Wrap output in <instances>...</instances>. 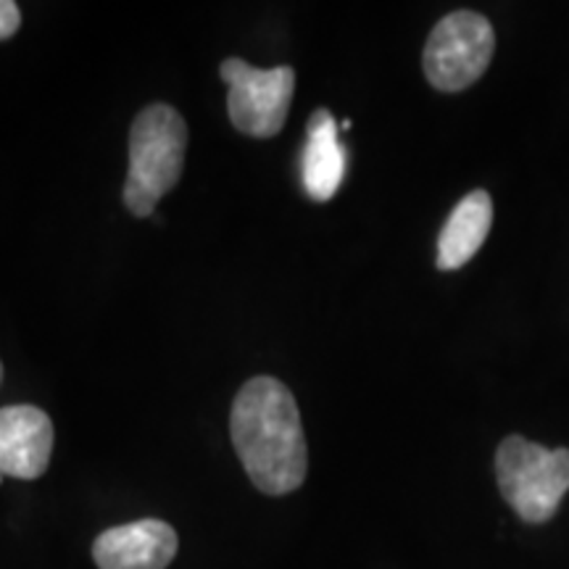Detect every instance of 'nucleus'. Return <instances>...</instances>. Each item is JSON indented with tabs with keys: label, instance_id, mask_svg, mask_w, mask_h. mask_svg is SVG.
<instances>
[{
	"label": "nucleus",
	"instance_id": "nucleus-4",
	"mask_svg": "<svg viewBox=\"0 0 569 569\" xmlns=\"http://www.w3.org/2000/svg\"><path fill=\"white\" fill-rule=\"evenodd\" d=\"M496 51L493 27L475 11L440 19L425 46V74L440 92H459L486 74Z\"/></svg>",
	"mask_w": 569,
	"mask_h": 569
},
{
	"label": "nucleus",
	"instance_id": "nucleus-8",
	"mask_svg": "<svg viewBox=\"0 0 569 569\" xmlns=\"http://www.w3.org/2000/svg\"><path fill=\"white\" fill-rule=\"evenodd\" d=\"M346 148L340 142V132L327 109H317L311 113L309 127H306V146L301 159L303 190L315 201H330L338 193L340 182L346 177Z\"/></svg>",
	"mask_w": 569,
	"mask_h": 569
},
{
	"label": "nucleus",
	"instance_id": "nucleus-7",
	"mask_svg": "<svg viewBox=\"0 0 569 569\" xmlns=\"http://www.w3.org/2000/svg\"><path fill=\"white\" fill-rule=\"evenodd\" d=\"M53 422L38 407L0 409V475L38 480L51 465Z\"/></svg>",
	"mask_w": 569,
	"mask_h": 569
},
{
	"label": "nucleus",
	"instance_id": "nucleus-9",
	"mask_svg": "<svg viewBox=\"0 0 569 569\" xmlns=\"http://www.w3.org/2000/svg\"><path fill=\"white\" fill-rule=\"evenodd\" d=\"M490 224H493V201L486 190H475L461 198L438 238V267L446 272L465 267L486 243Z\"/></svg>",
	"mask_w": 569,
	"mask_h": 569
},
{
	"label": "nucleus",
	"instance_id": "nucleus-1",
	"mask_svg": "<svg viewBox=\"0 0 569 569\" xmlns=\"http://www.w3.org/2000/svg\"><path fill=\"white\" fill-rule=\"evenodd\" d=\"M230 432L246 475L261 493L284 496L303 486L309 448L298 403L274 377H253L232 403Z\"/></svg>",
	"mask_w": 569,
	"mask_h": 569
},
{
	"label": "nucleus",
	"instance_id": "nucleus-11",
	"mask_svg": "<svg viewBox=\"0 0 569 569\" xmlns=\"http://www.w3.org/2000/svg\"><path fill=\"white\" fill-rule=\"evenodd\" d=\"M0 380H3V365H0Z\"/></svg>",
	"mask_w": 569,
	"mask_h": 569
},
{
	"label": "nucleus",
	"instance_id": "nucleus-3",
	"mask_svg": "<svg viewBox=\"0 0 569 569\" xmlns=\"http://www.w3.org/2000/svg\"><path fill=\"white\" fill-rule=\"evenodd\" d=\"M496 478L525 522H549L569 490V451L511 436L498 446Z\"/></svg>",
	"mask_w": 569,
	"mask_h": 569
},
{
	"label": "nucleus",
	"instance_id": "nucleus-5",
	"mask_svg": "<svg viewBox=\"0 0 569 569\" xmlns=\"http://www.w3.org/2000/svg\"><path fill=\"white\" fill-rule=\"evenodd\" d=\"M219 71L230 88L227 111L232 124L251 138H274L288 119L296 71L290 67L256 69L243 59H227Z\"/></svg>",
	"mask_w": 569,
	"mask_h": 569
},
{
	"label": "nucleus",
	"instance_id": "nucleus-10",
	"mask_svg": "<svg viewBox=\"0 0 569 569\" xmlns=\"http://www.w3.org/2000/svg\"><path fill=\"white\" fill-rule=\"evenodd\" d=\"M21 24L19 6L11 0H0V40H9L11 34H17Z\"/></svg>",
	"mask_w": 569,
	"mask_h": 569
},
{
	"label": "nucleus",
	"instance_id": "nucleus-2",
	"mask_svg": "<svg viewBox=\"0 0 569 569\" xmlns=\"http://www.w3.org/2000/svg\"><path fill=\"white\" fill-rule=\"evenodd\" d=\"M188 148V124L180 111L153 103L138 113L130 132V172L124 203L134 217L153 213L156 203L180 180Z\"/></svg>",
	"mask_w": 569,
	"mask_h": 569
},
{
	"label": "nucleus",
	"instance_id": "nucleus-6",
	"mask_svg": "<svg viewBox=\"0 0 569 569\" xmlns=\"http://www.w3.org/2000/svg\"><path fill=\"white\" fill-rule=\"evenodd\" d=\"M180 540L172 525L161 519H138L101 532L92 543L98 569H167Z\"/></svg>",
	"mask_w": 569,
	"mask_h": 569
}]
</instances>
